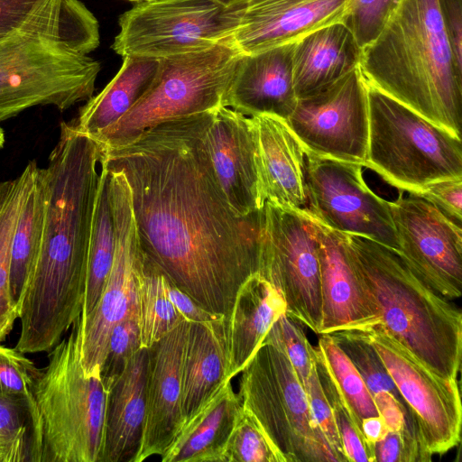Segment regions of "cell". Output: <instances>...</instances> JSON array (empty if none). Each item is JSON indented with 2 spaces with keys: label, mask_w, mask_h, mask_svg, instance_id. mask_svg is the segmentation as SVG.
<instances>
[{
  "label": "cell",
  "mask_w": 462,
  "mask_h": 462,
  "mask_svg": "<svg viewBox=\"0 0 462 462\" xmlns=\"http://www.w3.org/2000/svg\"><path fill=\"white\" fill-rule=\"evenodd\" d=\"M224 462H286L256 418L241 407L226 445Z\"/></svg>",
  "instance_id": "cell-36"
},
{
  "label": "cell",
  "mask_w": 462,
  "mask_h": 462,
  "mask_svg": "<svg viewBox=\"0 0 462 462\" xmlns=\"http://www.w3.org/2000/svg\"><path fill=\"white\" fill-rule=\"evenodd\" d=\"M99 43L98 21L80 0H62L0 39V122L34 106L65 111L89 99L101 65L88 54Z\"/></svg>",
  "instance_id": "cell-3"
},
{
  "label": "cell",
  "mask_w": 462,
  "mask_h": 462,
  "mask_svg": "<svg viewBox=\"0 0 462 462\" xmlns=\"http://www.w3.org/2000/svg\"><path fill=\"white\" fill-rule=\"evenodd\" d=\"M454 223L461 226L462 220V178L439 180L429 184L418 194Z\"/></svg>",
  "instance_id": "cell-42"
},
{
  "label": "cell",
  "mask_w": 462,
  "mask_h": 462,
  "mask_svg": "<svg viewBox=\"0 0 462 462\" xmlns=\"http://www.w3.org/2000/svg\"><path fill=\"white\" fill-rule=\"evenodd\" d=\"M42 368L36 367L24 353L16 347L0 344V398L24 403L31 414L30 440L37 430L38 417L35 388Z\"/></svg>",
  "instance_id": "cell-35"
},
{
  "label": "cell",
  "mask_w": 462,
  "mask_h": 462,
  "mask_svg": "<svg viewBox=\"0 0 462 462\" xmlns=\"http://www.w3.org/2000/svg\"><path fill=\"white\" fill-rule=\"evenodd\" d=\"M167 292L177 310L189 322H207L225 317L205 310L168 279Z\"/></svg>",
  "instance_id": "cell-44"
},
{
  "label": "cell",
  "mask_w": 462,
  "mask_h": 462,
  "mask_svg": "<svg viewBox=\"0 0 462 462\" xmlns=\"http://www.w3.org/2000/svg\"><path fill=\"white\" fill-rule=\"evenodd\" d=\"M377 351L406 402L423 451L443 455L461 440L457 379L434 373L375 323L358 329Z\"/></svg>",
  "instance_id": "cell-13"
},
{
  "label": "cell",
  "mask_w": 462,
  "mask_h": 462,
  "mask_svg": "<svg viewBox=\"0 0 462 462\" xmlns=\"http://www.w3.org/2000/svg\"><path fill=\"white\" fill-rule=\"evenodd\" d=\"M38 168L36 161H30L18 176L0 181V343L10 334L18 319L10 292L12 240Z\"/></svg>",
  "instance_id": "cell-30"
},
{
  "label": "cell",
  "mask_w": 462,
  "mask_h": 462,
  "mask_svg": "<svg viewBox=\"0 0 462 462\" xmlns=\"http://www.w3.org/2000/svg\"><path fill=\"white\" fill-rule=\"evenodd\" d=\"M138 321L145 348L187 321L168 295L166 277L145 254L138 285Z\"/></svg>",
  "instance_id": "cell-33"
},
{
  "label": "cell",
  "mask_w": 462,
  "mask_h": 462,
  "mask_svg": "<svg viewBox=\"0 0 462 462\" xmlns=\"http://www.w3.org/2000/svg\"><path fill=\"white\" fill-rule=\"evenodd\" d=\"M242 407L228 380L189 420L162 462H224L226 442Z\"/></svg>",
  "instance_id": "cell-27"
},
{
  "label": "cell",
  "mask_w": 462,
  "mask_h": 462,
  "mask_svg": "<svg viewBox=\"0 0 462 462\" xmlns=\"http://www.w3.org/2000/svg\"><path fill=\"white\" fill-rule=\"evenodd\" d=\"M29 430L0 431V462L29 461Z\"/></svg>",
  "instance_id": "cell-46"
},
{
  "label": "cell",
  "mask_w": 462,
  "mask_h": 462,
  "mask_svg": "<svg viewBox=\"0 0 462 462\" xmlns=\"http://www.w3.org/2000/svg\"><path fill=\"white\" fill-rule=\"evenodd\" d=\"M314 356L316 368L331 381L362 432V420L379 413L359 373L329 334H319V343L314 346Z\"/></svg>",
  "instance_id": "cell-32"
},
{
  "label": "cell",
  "mask_w": 462,
  "mask_h": 462,
  "mask_svg": "<svg viewBox=\"0 0 462 462\" xmlns=\"http://www.w3.org/2000/svg\"><path fill=\"white\" fill-rule=\"evenodd\" d=\"M304 390L315 421L337 457V462H346L332 410L323 391L315 365Z\"/></svg>",
  "instance_id": "cell-41"
},
{
  "label": "cell",
  "mask_w": 462,
  "mask_h": 462,
  "mask_svg": "<svg viewBox=\"0 0 462 462\" xmlns=\"http://www.w3.org/2000/svg\"><path fill=\"white\" fill-rule=\"evenodd\" d=\"M101 147L62 121L40 175L45 213L38 260L20 310L16 348L51 351L81 316Z\"/></svg>",
  "instance_id": "cell-2"
},
{
  "label": "cell",
  "mask_w": 462,
  "mask_h": 462,
  "mask_svg": "<svg viewBox=\"0 0 462 462\" xmlns=\"http://www.w3.org/2000/svg\"><path fill=\"white\" fill-rule=\"evenodd\" d=\"M399 243L407 266L430 288L448 300L462 294V230L425 199L400 190L390 201Z\"/></svg>",
  "instance_id": "cell-16"
},
{
  "label": "cell",
  "mask_w": 462,
  "mask_h": 462,
  "mask_svg": "<svg viewBox=\"0 0 462 462\" xmlns=\"http://www.w3.org/2000/svg\"><path fill=\"white\" fill-rule=\"evenodd\" d=\"M31 429L28 407L18 401L0 398V431L15 432Z\"/></svg>",
  "instance_id": "cell-45"
},
{
  "label": "cell",
  "mask_w": 462,
  "mask_h": 462,
  "mask_svg": "<svg viewBox=\"0 0 462 462\" xmlns=\"http://www.w3.org/2000/svg\"><path fill=\"white\" fill-rule=\"evenodd\" d=\"M79 318L48 352L37 381L38 424L30 441V462H100L107 390L100 373L84 372Z\"/></svg>",
  "instance_id": "cell-6"
},
{
  "label": "cell",
  "mask_w": 462,
  "mask_h": 462,
  "mask_svg": "<svg viewBox=\"0 0 462 462\" xmlns=\"http://www.w3.org/2000/svg\"><path fill=\"white\" fill-rule=\"evenodd\" d=\"M293 46L294 42L241 54L223 105L247 116L268 114L286 121L298 101Z\"/></svg>",
  "instance_id": "cell-21"
},
{
  "label": "cell",
  "mask_w": 462,
  "mask_h": 462,
  "mask_svg": "<svg viewBox=\"0 0 462 462\" xmlns=\"http://www.w3.org/2000/svg\"><path fill=\"white\" fill-rule=\"evenodd\" d=\"M346 0H245L230 42L253 54L292 43L324 26L342 23Z\"/></svg>",
  "instance_id": "cell-19"
},
{
  "label": "cell",
  "mask_w": 462,
  "mask_h": 462,
  "mask_svg": "<svg viewBox=\"0 0 462 462\" xmlns=\"http://www.w3.org/2000/svg\"><path fill=\"white\" fill-rule=\"evenodd\" d=\"M456 62L462 68V0H438Z\"/></svg>",
  "instance_id": "cell-43"
},
{
  "label": "cell",
  "mask_w": 462,
  "mask_h": 462,
  "mask_svg": "<svg viewBox=\"0 0 462 462\" xmlns=\"http://www.w3.org/2000/svg\"><path fill=\"white\" fill-rule=\"evenodd\" d=\"M361 430L366 443L373 448L374 444L380 441L388 431L383 420L379 415L364 419Z\"/></svg>",
  "instance_id": "cell-48"
},
{
  "label": "cell",
  "mask_w": 462,
  "mask_h": 462,
  "mask_svg": "<svg viewBox=\"0 0 462 462\" xmlns=\"http://www.w3.org/2000/svg\"><path fill=\"white\" fill-rule=\"evenodd\" d=\"M316 223L322 295L319 334L379 323L378 309L352 265L345 234Z\"/></svg>",
  "instance_id": "cell-20"
},
{
  "label": "cell",
  "mask_w": 462,
  "mask_h": 462,
  "mask_svg": "<svg viewBox=\"0 0 462 462\" xmlns=\"http://www.w3.org/2000/svg\"><path fill=\"white\" fill-rule=\"evenodd\" d=\"M258 273L281 294L286 314L319 335L322 295L315 218L306 209L264 202Z\"/></svg>",
  "instance_id": "cell-11"
},
{
  "label": "cell",
  "mask_w": 462,
  "mask_h": 462,
  "mask_svg": "<svg viewBox=\"0 0 462 462\" xmlns=\"http://www.w3.org/2000/svg\"><path fill=\"white\" fill-rule=\"evenodd\" d=\"M228 319L189 322L182 356V410L190 420L231 380Z\"/></svg>",
  "instance_id": "cell-23"
},
{
  "label": "cell",
  "mask_w": 462,
  "mask_h": 462,
  "mask_svg": "<svg viewBox=\"0 0 462 462\" xmlns=\"http://www.w3.org/2000/svg\"><path fill=\"white\" fill-rule=\"evenodd\" d=\"M398 0H346L342 23L351 32L360 51L381 32Z\"/></svg>",
  "instance_id": "cell-40"
},
{
  "label": "cell",
  "mask_w": 462,
  "mask_h": 462,
  "mask_svg": "<svg viewBox=\"0 0 462 462\" xmlns=\"http://www.w3.org/2000/svg\"><path fill=\"white\" fill-rule=\"evenodd\" d=\"M203 143L233 212L237 217H246L262 209L252 117L225 106H218L212 111Z\"/></svg>",
  "instance_id": "cell-17"
},
{
  "label": "cell",
  "mask_w": 462,
  "mask_h": 462,
  "mask_svg": "<svg viewBox=\"0 0 462 462\" xmlns=\"http://www.w3.org/2000/svg\"><path fill=\"white\" fill-rule=\"evenodd\" d=\"M241 54L227 41L209 49L160 59L156 76L145 94L94 140L102 150L116 148L165 121L224 106Z\"/></svg>",
  "instance_id": "cell-8"
},
{
  "label": "cell",
  "mask_w": 462,
  "mask_h": 462,
  "mask_svg": "<svg viewBox=\"0 0 462 462\" xmlns=\"http://www.w3.org/2000/svg\"><path fill=\"white\" fill-rule=\"evenodd\" d=\"M141 346L138 316H131L112 328L100 376L106 390L119 379Z\"/></svg>",
  "instance_id": "cell-38"
},
{
  "label": "cell",
  "mask_w": 462,
  "mask_h": 462,
  "mask_svg": "<svg viewBox=\"0 0 462 462\" xmlns=\"http://www.w3.org/2000/svg\"><path fill=\"white\" fill-rule=\"evenodd\" d=\"M366 88L367 168L410 194L439 180L462 178L461 137L367 82Z\"/></svg>",
  "instance_id": "cell-7"
},
{
  "label": "cell",
  "mask_w": 462,
  "mask_h": 462,
  "mask_svg": "<svg viewBox=\"0 0 462 462\" xmlns=\"http://www.w3.org/2000/svg\"><path fill=\"white\" fill-rule=\"evenodd\" d=\"M212 111L152 127L102 150L120 170L145 257L205 310L229 318L242 284L260 268L263 208L231 209L203 143Z\"/></svg>",
  "instance_id": "cell-1"
},
{
  "label": "cell",
  "mask_w": 462,
  "mask_h": 462,
  "mask_svg": "<svg viewBox=\"0 0 462 462\" xmlns=\"http://www.w3.org/2000/svg\"><path fill=\"white\" fill-rule=\"evenodd\" d=\"M44 213L45 190L39 167L12 240L10 292L18 317L40 254Z\"/></svg>",
  "instance_id": "cell-31"
},
{
  "label": "cell",
  "mask_w": 462,
  "mask_h": 462,
  "mask_svg": "<svg viewBox=\"0 0 462 462\" xmlns=\"http://www.w3.org/2000/svg\"><path fill=\"white\" fill-rule=\"evenodd\" d=\"M306 150L367 167L369 108L358 66L302 98L286 120Z\"/></svg>",
  "instance_id": "cell-15"
},
{
  "label": "cell",
  "mask_w": 462,
  "mask_h": 462,
  "mask_svg": "<svg viewBox=\"0 0 462 462\" xmlns=\"http://www.w3.org/2000/svg\"><path fill=\"white\" fill-rule=\"evenodd\" d=\"M115 251L116 229L110 197L109 173L101 154L99 182L88 254L82 319L93 311L101 297L112 269Z\"/></svg>",
  "instance_id": "cell-29"
},
{
  "label": "cell",
  "mask_w": 462,
  "mask_h": 462,
  "mask_svg": "<svg viewBox=\"0 0 462 462\" xmlns=\"http://www.w3.org/2000/svg\"><path fill=\"white\" fill-rule=\"evenodd\" d=\"M360 49L342 23L315 30L294 42L292 74L298 98L329 86L359 64Z\"/></svg>",
  "instance_id": "cell-25"
},
{
  "label": "cell",
  "mask_w": 462,
  "mask_h": 462,
  "mask_svg": "<svg viewBox=\"0 0 462 462\" xmlns=\"http://www.w3.org/2000/svg\"><path fill=\"white\" fill-rule=\"evenodd\" d=\"M159 67V60L125 57L116 76L96 96L80 107L72 122L76 128L90 138L116 123L145 94Z\"/></svg>",
  "instance_id": "cell-28"
},
{
  "label": "cell",
  "mask_w": 462,
  "mask_h": 462,
  "mask_svg": "<svg viewBox=\"0 0 462 462\" xmlns=\"http://www.w3.org/2000/svg\"><path fill=\"white\" fill-rule=\"evenodd\" d=\"M329 335L354 365L372 396L382 391L392 393L411 417L380 356L361 331L344 329L331 332Z\"/></svg>",
  "instance_id": "cell-34"
},
{
  "label": "cell",
  "mask_w": 462,
  "mask_h": 462,
  "mask_svg": "<svg viewBox=\"0 0 462 462\" xmlns=\"http://www.w3.org/2000/svg\"><path fill=\"white\" fill-rule=\"evenodd\" d=\"M352 265L376 305L379 324L425 366L457 379L462 355V314L424 283L397 250L345 234Z\"/></svg>",
  "instance_id": "cell-5"
},
{
  "label": "cell",
  "mask_w": 462,
  "mask_h": 462,
  "mask_svg": "<svg viewBox=\"0 0 462 462\" xmlns=\"http://www.w3.org/2000/svg\"><path fill=\"white\" fill-rule=\"evenodd\" d=\"M125 1L139 4V3H144V2H151V1H154V0H125Z\"/></svg>",
  "instance_id": "cell-50"
},
{
  "label": "cell",
  "mask_w": 462,
  "mask_h": 462,
  "mask_svg": "<svg viewBox=\"0 0 462 462\" xmlns=\"http://www.w3.org/2000/svg\"><path fill=\"white\" fill-rule=\"evenodd\" d=\"M358 69L367 83L461 137L462 68L438 0H398L360 51Z\"/></svg>",
  "instance_id": "cell-4"
},
{
  "label": "cell",
  "mask_w": 462,
  "mask_h": 462,
  "mask_svg": "<svg viewBox=\"0 0 462 462\" xmlns=\"http://www.w3.org/2000/svg\"><path fill=\"white\" fill-rule=\"evenodd\" d=\"M245 0H154L136 4L118 20L111 48L122 58L163 59L230 41Z\"/></svg>",
  "instance_id": "cell-10"
},
{
  "label": "cell",
  "mask_w": 462,
  "mask_h": 462,
  "mask_svg": "<svg viewBox=\"0 0 462 462\" xmlns=\"http://www.w3.org/2000/svg\"><path fill=\"white\" fill-rule=\"evenodd\" d=\"M5 143V136L4 129L0 125V150L4 147Z\"/></svg>",
  "instance_id": "cell-49"
},
{
  "label": "cell",
  "mask_w": 462,
  "mask_h": 462,
  "mask_svg": "<svg viewBox=\"0 0 462 462\" xmlns=\"http://www.w3.org/2000/svg\"><path fill=\"white\" fill-rule=\"evenodd\" d=\"M285 312L281 294L258 273L242 284L228 318L231 378L242 372L272 325Z\"/></svg>",
  "instance_id": "cell-26"
},
{
  "label": "cell",
  "mask_w": 462,
  "mask_h": 462,
  "mask_svg": "<svg viewBox=\"0 0 462 462\" xmlns=\"http://www.w3.org/2000/svg\"><path fill=\"white\" fill-rule=\"evenodd\" d=\"M107 170L116 251L97 304L88 317L79 318L80 359L87 374L100 373L115 325L131 316H138V285L144 262L128 182L120 170L109 167Z\"/></svg>",
  "instance_id": "cell-12"
},
{
  "label": "cell",
  "mask_w": 462,
  "mask_h": 462,
  "mask_svg": "<svg viewBox=\"0 0 462 462\" xmlns=\"http://www.w3.org/2000/svg\"><path fill=\"white\" fill-rule=\"evenodd\" d=\"M263 343L275 345L284 351L304 388L315 365V356L314 346L300 323L283 313L272 325Z\"/></svg>",
  "instance_id": "cell-37"
},
{
  "label": "cell",
  "mask_w": 462,
  "mask_h": 462,
  "mask_svg": "<svg viewBox=\"0 0 462 462\" xmlns=\"http://www.w3.org/2000/svg\"><path fill=\"white\" fill-rule=\"evenodd\" d=\"M375 462H410L404 435L399 431H387L374 446Z\"/></svg>",
  "instance_id": "cell-47"
},
{
  "label": "cell",
  "mask_w": 462,
  "mask_h": 462,
  "mask_svg": "<svg viewBox=\"0 0 462 462\" xmlns=\"http://www.w3.org/2000/svg\"><path fill=\"white\" fill-rule=\"evenodd\" d=\"M251 117L262 204L306 209L305 147L284 119L268 114Z\"/></svg>",
  "instance_id": "cell-22"
},
{
  "label": "cell",
  "mask_w": 462,
  "mask_h": 462,
  "mask_svg": "<svg viewBox=\"0 0 462 462\" xmlns=\"http://www.w3.org/2000/svg\"><path fill=\"white\" fill-rule=\"evenodd\" d=\"M317 372L325 395L331 407L346 461L375 462L374 448L366 443L361 430L352 420L335 386L322 371L317 369Z\"/></svg>",
  "instance_id": "cell-39"
},
{
  "label": "cell",
  "mask_w": 462,
  "mask_h": 462,
  "mask_svg": "<svg viewBox=\"0 0 462 462\" xmlns=\"http://www.w3.org/2000/svg\"><path fill=\"white\" fill-rule=\"evenodd\" d=\"M149 351L139 349L107 390L100 462H135L145 417Z\"/></svg>",
  "instance_id": "cell-24"
},
{
  "label": "cell",
  "mask_w": 462,
  "mask_h": 462,
  "mask_svg": "<svg viewBox=\"0 0 462 462\" xmlns=\"http://www.w3.org/2000/svg\"><path fill=\"white\" fill-rule=\"evenodd\" d=\"M238 395L286 462H337L281 347L260 346L242 370Z\"/></svg>",
  "instance_id": "cell-9"
},
{
  "label": "cell",
  "mask_w": 462,
  "mask_h": 462,
  "mask_svg": "<svg viewBox=\"0 0 462 462\" xmlns=\"http://www.w3.org/2000/svg\"><path fill=\"white\" fill-rule=\"evenodd\" d=\"M363 166L305 149L306 210L337 232L373 239L399 251L390 201L366 184Z\"/></svg>",
  "instance_id": "cell-14"
},
{
  "label": "cell",
  "mask_w": 462,
  "mask_h": 462,
  "mask_svg": "<svg viewBox=\"0 0 462 462\" xmlns=\"http://www.w3.org/2000/svg\"><path fill=\"white\" fill-rule=\"evenodd\" d=\"M189 321H184L148 348L145 417L135 462L162 457L185 425L181 368Z\"/></svg>",
  "instance_id": "cell-18"
}]
</instances>
